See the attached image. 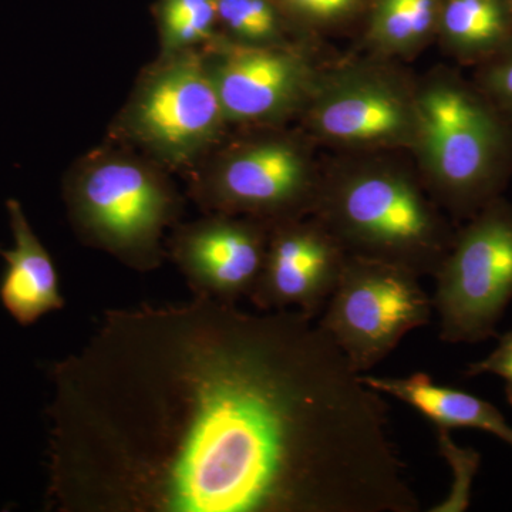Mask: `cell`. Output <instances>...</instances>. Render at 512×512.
<instances>
[{
	"label": "cell",
	"instance_id": "obj_1",
	"mask_svg": "<svg viewBox=\"0 0 512 512\" xmlns=\"http://www.w3.org/2000/svg\"><path fill=\"white\" fill-rule=\"evenodd\" d=\"M49 376L47 510H288L315 412L288 311L109 309Z\"/></svg>",
	"mask_w": 512,
	"mask_h": 512
},
{
	"label": "cell",
	"instance_id": "obj_2",
	"mask_svg": "<svg viewBox=\"0 0 512 512\" xmlns=\"http://www.w3.org/2000/svg\"><path fill=\"white\" fill-rule=\"evenodd\" d=\"M318 221L346 254L434 275L456 232L410 175L390 168L352 171L319 188Z\"/></svg>",
	"mask_w": 512,
	"mask_h": 512
},
{
	"label": "cell",
	"instance_id": "obj_3",
	"mask_svg": "<svg viewBox=\"0 0 512 512\" xmlns=\"http://www.w3.org/2000/svg\"><path fill=\"white\" fill-rule=\"evenodd\" d=\"M416 103V144L437 198L457 217L473 218L510 174L512 119L458 80L427 87Z\"/></svg>",
	"mask_w": 512,
	"mask_h": 512
},
{
	"label": "cell",
	"instance_id": "obj_4",
	"mask_svg": "<svg viewBox=\"0 0 512 512\" xmlns=\"http://www.w3.org/2000/svg\"><path fill=\"white\" fill-rule=\"evenodd\" d=\"M67 207L80 237L147 272L163 261L161 237L178 214L170 185L146 165L109 158L84 167L67 187Z\"/></svg>",
	"mask_w": 512,
	"mask_h": 512
},
{
	"label": "cell",
	"instance_id": "obj_5",
	"mask_svg": "<svg viewBox=\"0 0 512 512\" xmlns=\"http://www.w3.org/2000/svg\"><path fill=\"white\" fill-rule=\"evenodd\" d=\"M433 276L441 340L477 343L497 335L512 299V205L495 198L470 218Z\"/></svg>",
	"mask_w": 512,
	"mask_h": 512
},
{
	"label": "cell",
	"instance_id": "obj_6",
	"mask_svg": "<svg viewBox=\"0 0 512 512\" xmlns=\"http://www.w3.org/2000/svg\"><path fill=\"white\" fill-rule=\"evenodd\" d=\"M419 279L403 266L348 255L319 326L355 372H369L430 322L433 302Z\"/></svg>",
	"mask_w": 512,
	"mask_h": 512
},
{
	"label": "cell",
	"instance_id": "obj_7",
	"mask_svg": "<svg viewBox=\"0 0 512 512\" xmlns=\"http://www.w3.org/2000/svg\"><path fill=\"white\" fill-rule=\"evenodd\" d=\"M204 57L168 56L147 77L128 109V128L158 157L184 164L210 146L225 123Z\"/></svg>",
	"mask_w": 512,
	"mask_h": 512
},
{
	"label": "cell",
	"instance_id": "obj_8",
	"mask_svg": "<svg viewBox=\"0 0 512 512\" xmlns=\"http://www.w3.org/2000/svg\"><path fill=\"white\" fill-rule=\"evenodd\" d=\"M319 188L298 148L286 141H265L225 158L202 181L197 197L212 211L247 214L274 227L315 210Z\"/></svg>",
	"mask_w": 512,
	"mask_h": 512
},
{
	"label": "cell",
	"instance_id": "obj_9",
	"mask_svg": "<svg viewBox=\"0 0 512 512\" xmlns=\"http://www.w3.org/2000/svg\"><path fill=\"white\" fill-rule=\"evenodd\" d=\"M345 249L316 222H279L271 228L261 276L249 299L259 311L293 309L315 318L335 292Z\"/></svg>",
	"mask_w": 512,
	"mask_h": 512
},
{
	"label": "cell",
	"instance_id": "obj_10",
	"mask_svg": "<svg viewBox=\"0 0 512 512\" xmlns=\"http://www.w3.org/2000/svg\"><path fill=\"white\" fill-rule=\"evenodd\" d=\"M205 63L225 120L234 123L281 119L313 92L308 64L278 46L225 43Z\"/></svg>",
	"mask_w": 512,
	"mask_h": 512
},
{
	"label": "cell",
	"instance_id": "obj_11",
	"mask_svg": "<svg viewBox=\"0 0 512 512\" xmlns=\"http://www.w3.org/2000/svg\"><path fill=\"white\" fill-rule=\"evenodd\" d=\"M271 228L255 218L220 214L178 229L171 256L192 295L237 303L254 292Z\"/></svg>",
	"mask_w": 512,
	"mask_h": 512
},
{
	"label": "cell",
	"instance_id": "obj_12",
	"mask_svg": "<svg viewBox=\"0 0 512 512\" xmlns=\"http://www.w3.org/2000/svg\"><path fill=\"white\" fill-rule=\"evenodd\" d=\"M309 117L319 137L339 146H409L419 128L416 99L373 76L348 77L320 90Z\"/></svg>",
	"mask_w": 512,
	"mask_h": 512
},
{
	"label": "cell",
	"instance_id": "obj_13",
	"mask_svg": "<svg viewBox=\"0 0 512 512\" xmlns=\"http://www.w3.org/2000/svg\"><path fill=\"white\" fill-rule=\"evenodd\" d=\"M12 249H0L6 268L0 281V302L19 325H35L47 313L62 311L66 301L52 256L43 247L18 201H8Z\"/></svg>",
	"mask_w": 512,
	"mask_h": 512
},
{
	"label": "cell",
	"instance_id": "obj_14",
	"mask_svg": "<svg viewBox=\"0 0 512 512\" xmlns=\"http://www.w3.org/2000/svg\"><path fill=\"white\" fill-rule=\"evenodd\" d=\"M362 382L380 394L409 404L439 429H477L494 434L512 446V427L497 407L480 397L439 386L424 373L409 377L360 375Z\"/></svg>",
	"mask_w": 512,
	"mask_h": 512
},
{
	"label": "cell",
	"instance_id": "obj_15",
	"mask_svg": "<svg viewBox=\"0 0 512 512\" xmlns=\"http://www.w3.org/2000/svg\"><path fill=\"white\" fill-rule=\"evenodd\" d=\"M441 29L454 52L484 62L512 37L508 3L504 0H446Z\"/></svg>",
	"mask_w": 512,
	"mask_h": 512
},
{
	"label": "cell",
	"instance_id": "obj_16",
	"mask_svg": "<svg viewBox=\"0 0 512 512\" xmlns=\"http://www.w3.org/2000/svg\"><path fill=\"white\" fill-rule=\"evenodd\" d=\"M217 0H164L161 40L167 56L210 39L217 22Z\"/></svg>",
	"mask_w": 512,
	"mask_h": 512
},
{
	"label": "cell",
	"instance_id": "obj_17",
	"mask_svg": "<svg viewBox=\"0 0 512 512\" xmlns=\"http://www.w3.org/2000/svg\"><path fill=\"white\" fill-rule=\"evenodd\" d=\"M217 16L239 43L275 46L279 19L268 0H217Z\"/></svg>",
	"mask_w": 512,
	"mask_h": 512
},
{
	"label": "cell",
	"instance_id": "obj_18",
	"mask_svg": "<svg viewBox=\"0 0 512 512\" xmlns=\"http://www.w3.org/2000/svg\"><path fill=\"white\" fill-rule=\"evenodd\" d=\"M433 25L417 12L413 0H380L372 22V39L387 50L410 49Z\"/></svg>",
	"mask_w": 512,
	"mask_h": 512
},
{
	"label": "cell",
	"instance_id": "obj_19",
	"mask_svg": "<svg viewBox=\"0 0 512 512\" xmlns=\"http://www.w3.org/2000/svg\"><path fill=\"white\" fill-rule=\"evenodd\" d=\"M478 89L512 119V37L483 62Z\"/></svg>",
	"mask_w": 512,
	"mask_h": 512
},
{
	"label": "cell",
	"instance_id": "obj_20",
	"mask_svg": "<svg viewBox=\"0 0 512 512\" xmlns=\"http://www.w3.org/2000/svg\"><path fill=\"white\" fill-rule=\"evenodd\" d=\"M491 373L505 380V396L512 406V330L498 339L497 348L480 362L467 367V376H480Z\"/></svg>",
	"mask_w": 512,
	"mask_h": 512
},
{
	"label": "cell",
	"instance_id": "obj_21",
	"mask_svg": "<svg viewBox=\"0 0 512 512\" xmlns=\"http://www.w3.org/2000/svg\"><path fill=\"white\" fill-rule=\"evenodd\" d=\"M292 12L313 22H332L348 15L359 0H282Z\"/></svg>",
	"mask_w": 512,
	"mask_h": 512
},
{
	"label": "cell",
	"instance_id": "obj_22",
	"mask_svg": "<svg viewBox=\"0 0 512 512\" xmlns=\"http://www.w3.org/2000/svg\"><path fill=\"white\" fill-rule=\"evenodd\" d=\"M508 9H510V16H511V22H512V0L508 2Z\"/></svg>",
	"mask_w": 512,
	"mask_h": 512
},
{
	"label": "cell",
	"instance_id": "obj_23",
	"mask_svg": "<svg viewBox=\"0 0 512 512\" xmlns=\"http://www.w3.org/2000/svg\"><path fill=\"white\" fill-rule=\"evenodd\" d=\"M504 2H507V3H508V2H510V0H504Z\"/></svg>",
	"mask_w": 512,
	"mask_h": 512
}]
</instances>
